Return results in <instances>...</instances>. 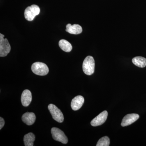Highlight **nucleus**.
Returning <instances> with one entry per match:
<instances>
[{"label": "nucleus", "instance_id": "obj_17", "mask_svg": "<svg viewBox=\"0 0 146 146\" xmlns=\"http://www.w3.org/2000/svg\"><path fill=\"white\" fill-rule=\"evenodd\" d=\"M5 123V122L3 118L1 117H0V129H1L3 127Z\"/></svg>", "mask_w": 146, "mask_h": 146}, {"label": "nucleus", "instance_id": "obj_9", "mask_svg": "<svg viewBox=\"0 0 146 146\" xmlns=\"http://www.w3.org/2000/svg\"><path fill=\"white\" fill-rule=\"evenodd\" d=\"M32 94L31 92L28 89L23 91L21 96V101L22 105L25 107L29 106L32 101Z\"/></svg>", "mask_w": 146, "mask_h": 146}, {"label": "nucleus", "instance_id": "obj_2", "mask_svg": "<svg viewBox=\"0 0 146 146\" xmlns=\"http://www.w3.org/2000/svg\"><path fill=\"white\" fill-rule=\"evenodd\" d=\"M31 70L33 73L37 75H46L49 72V69L47 65L42 62H35L33 64Z\"/></svg>", "mask_w": 146, "mask_h": 146}, {"label": "nucleus", "instance_id": "obj_12", "mask_svg": "<svg viewBox=\"0 0 146 146\" xmlns=\"http://www.w3.org/2000/svg\"><path fill=\"white\" fill-rule=\"evenodd\" d=\"M66 27V31L72 34H79L82 31V28L78 24H74L72 25L70 24H68Z\"/></svg>", "mask_w": 146, "mask_h": 146}, {"label": "nucleus", "instance_id": "obj_16", "mask_svg": "<svg viewBox=\"0 0 146 146\" xmlns=\"http://www.w3.org/2000/svg\"><path fill=\"white\" fill-rule=\"evenodd\" d=\"M110 143L109 138L104 136L101 138L97 143V146H109Z\"/></svg>", "mask_w": 146, "mask_h": 146}, {"label": "nucleus", "instance_id": "obj_10", "mask_svg": "<svg viewBox=\"0 0 146 146\" xmlns=\"http://www.w3.org/2000/svg\"><path fill=\"white\" fill-rule=\"evenodd\" d=\"M84 98L82 96H78L75 97L71 102V107L73 110H78L83 105L84 102Z\"/></svg>", "mask_w": 146, "mask_h": 146}, {"label": "nucleus", "instance_id": "obj_15", "mask_svg": "<svg viewBox=\"0 0 146 146\" xmlns=\"http://www.w3.org/2000/svg\"><path fill=\"white\" fill-rule=\"evenodd\" d=\"M132 63L139 68H143L146 66V58L142 56H136L133 58Z\"/></svg>", "mask_w": 146, "mask_h": 146}, {"label": "nucleus", "instance_id": "obj_7", "mask_svg": "<svg viewBox=\"0 0 146 146\" xmlns=\"http://www.w3.org/2000/svg\"><path fill=\"white\" fill-rule=\"evenodd\" d=\"M108 113L106 110L103 111L96 117L92 120L91 122V125L96 127L102 125L107 119Z\"/></svg>", "mask_w": 146, "mask_h": 146}, {"label": "nucleus", "instance_id": "obj_6", "mask_svg": "<svg viewBox=\"0 0 146 146\" xmlns=\"http://www.w3.org/2000/svg\"><path fill=\"white\" fill-rule=\"evenodd\" d=\"M52 138L55 141L66 144L68 143V139L63 131L59 128L53 127L51 130Z\"/></svg>", "mask_w": 146, "mask_h": 146}, {"label": "nucleus", "instance_id": "obj_13", "mask_svg": "<svg viewBox=\"0 0 146 146\" xmlns=\"http://www.w3.org/2000/svg\"><path fill=\"white\" fill-rule=\"evenodd\" d=\"M35 137L33 133H29L26 134L24 137V142L25 146H33L35 141Z\"/></svg>", "mask_w": 146, "mask_h": 146}, {"label": "nucleus", "instance_id": "obj_5", "mask_svg": "<svg viewBox=\"0 0 146 146\" xmlns=\"http://www.w3.org/2000/svg\"><path fill=\"white\" fill-rule=\"evenodd\" d=\"M48 109L54 119L58 123L63 122L64 121V116L60 109L53 104L49 105Z\"/></svg>", "mask_w": 146, "mask_h": 146}, {"label": "nucleus", "instance_id": "obj_11", "mask_svg": "<svg viewBox=\"0 0 146 146\" xmlns=\"http://www.w3.org/2000/svg\"><path fill=\"white\" fill-rule=\"evenodd\" d=\"M22 119L27 125H31L35 122L36 116L33 112H26L23 115Z\"/></svg>", "mask_w": 146, "mask_h": 146}, {"label": "nucleus", "instance_id": "obj_3", "mask_svg": "<svg viewBox=\"0 0 146 146\" xmlns=\"http://www.w3.org/2000/svg\"><path fill=\"white\" fill-rule=\"evenodd\" d=\"M40 12L39 7L36 5H33L26 9L24 12V16L27 21H31L34 20L35 16L39 15Z\"/></svg>", "mask_w": 146, "mask_h": 146}, {"label": "nucleus", "instance_id": "obj_14", "mask_svg": "<svg viewBox=\"0 0 146 146\" xmlns=\"http://www.w3.org/2000/svg\"><path fill=\"white\" fill-rule=\"evenodd\" d=\"M58 44L60 48L65 52H70L72 49V46L70 43L65 39L60 40Z\"/></svg>", "mask_w": 146, "mask_h": 146}, {"label": "nucleus", "instance_id": "obj_8", "mask_svg": "<svg viewBox=\"0 0 146 146\" xmlns=\"http://www.w3.org/2000/svg\"><path fill=\"white\" fill-rule=\"evenodd\" d=\"M139 115L138 114H129L127 115L123 118L121 125L123 127L127 126L135 122L139 119Z\"/></svg>", "mask_w": 146, "mask_h": 146}, {"label": "nucleus", "instance_id": "obj_4", "mask_svg": "<svg viewBox=\"0 0 146 146\" xmlns=\"http://www.w3.org/2000/svg\"><path fill=\"white\" fill-rule=\"evenodd\" d=\"M5 35L0 34V56L5 57L9 53L11 49L10 44L6 38L4 39Z\"/></svg>", "mask_w": 146, "mask_h": 146}, {"label": "nucleus", "instance_id": "obj_1", "mask_svg": "<svg viewBox=\"0 0 146 146\" xmlns=\"http://www.w3.org/2000/svg\"><path fill=\"white\" fill-rule=\"evenodd\" d=\"M95 63L94 58L89 56L85 58L82 64V69L84 74L87 75L93 74L95 71Z\"/></svg>", "mask_w": 146, "mask_h": 146}]
</instances>
